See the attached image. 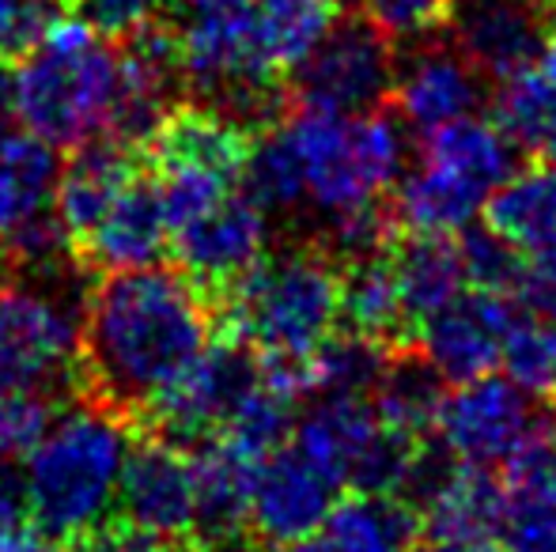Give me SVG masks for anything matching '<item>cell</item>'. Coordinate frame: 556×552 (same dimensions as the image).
Listing matches in <instances>:
<instances>
[{
	"mask_svg": "<svg viewBox=\"0 0 556 552\" xmlns=\"http://www.w3.org/2000/svg\"><path fill=\"white\" fill-rule=\"evenodd\" d=\"M213 345L208 292L182 269H117L84 295L76 394L137 420Z\"/></svg>",
	"mask_w": 556,
	"mask_h": 552,
	"instance_id": "6da1fadb",
	"label": "cell"
},
{
	"mask_svg": "<svg viewBox=\"0 0 556 552\" xmlns=\"http://www.w3.org/2000/svg\"><path fill=\"white\" fill-rule=\"evenodd\" d=\"M137 439V420L96 401L58 416L27 450L23 503L30 523L50 538L65 541L103 518L117 500L125 458Z\"/></svg>",
	"mask_w": 556,
	"mask_h": 552,
	"instance_id": "7a4b0ae2",
	"label": "cell"
},
{
	"mask_svg": "<svg viewBox=\"0 0 556 552\" xmlns=\"http://www.w3.org/2000/svg\"><path fill=\"white\" fill-rule=\"evenodd\" d=\"M117 91V46L76 15H58L42 42L12 65L15 121L53 147L106 137Z\"/></svg>",
	"mask_w": 556,
	"mask_h": 552,
	"instance_id": "3957f363",
	"label": "cell"
},
{
	"mask_svg": "<svg viewBox=\"0 0 556 552\" xmlns=\"http://www.w3.org/2000/svg\"><path fill=\"white\" fill-rule=\"evenodd\" d=\"M277 129L295 155L303 208L333 220L379 201L409 167V126L379 106L367 114H326L300 106L280 114Z\"/></svg>",
	"mask_w": 556,
	"mask_h": 552,
	"instance_id": "277c9868",
	"label": "cell"
},
{
	"mask_svg": "<svg viewBox=\"0 0 556 552\" xmlns=\"http://www.w3.org/2000/svg\"><path fill=\"white\" fill-rule=\"evenodd\" d=\"M227 295L235 337L262 360H311L341 322V269L315 246L265 254Z\"/></svg>",
	"mask_w": 556,
	"mask_h": 552,
	"instance_id": "5b68a950",
	"label": "cell"
},
{
	"mask_svg": "<svg viewBox=\"0 0 556 552\" xmlns=\"http://www.w3.org/2000/svg\"><path fill=\"white\" fill-rule=\"evenodd\" d=\"M515 152L511 137L477 114L425 133L417 163L397 178V220L420 235H458L473 228L489 197L515 170Z\"/></svg>",
	"mask_w": 556,
	"mask_h": 552,
	"instance_id": "8992f818",
	"label": "cell"
},
{
	"mask_svg": "<svg viewBox=\"0 0 556 552\" xmlns=\"http://www.w3.org/2000/svg\"><path fill=\"white\" fill-rule=\"evenodd\" d=\"M250 155V133L208 103H175L140 159L160 185L170 231L239 190Z\"/></svg>",
	"mask_w": 556,
	"mask_h": 552,
	"instance_id": "52a82bcc",
	"label": "cell"
},
{
	"mask_svg": "<svg viewBox=\"0 0 556 552\" xmlns=\"http://www.w3.org/2000/svg\"><path fill=\"white\" fill-rule=\"evenodd\" d=\"M84 303L38 284H0V390H76Z\"/></svg>",
	"mask_w": 556,
	"mask_h": 552,
	"instance_id": "ba28073f",
	"label": "cell"
},
{
	"mask_svg": "<svg viewBox=\"0 0 556 552\" xmlns=\"http://www.w3.org/2000/svg\"><path fill=\"white\" fill-rule=\"evenodd\" d=\"M435 432L454 462L492 473L515 465L534 442L549 439L553 424L538 398L522 394L507 375L489 371L469 383H454V390L443 394Z\"/></svg>",
	"mask_w": 556,
	"mask_h": 552,
	"instance_id": "9c48e42d",
	"label": "cell"
},
{
	"mask_svg": "<svg viewBox=\"0 0 556 552\" xmlns=\"http://www.w3.org/2000/svg\"><path fill=\"white\" fill-rule=\"evenodd\" d=\"M394 42L364 15L333 20L315 50L292 68V95L300 106L326 114H367L394 91Z\"/></svg>",
	"mask_w": 556,
	"mask_h": 552,
	"instance_id": "30bf717a",
	"label": "cell"
},
{
	"mask_svg": "<svg viewBox=\"0 0 556 552\" xmlns=\"http://www.w3.org/2000/svg\"><path fill=\"white\" fill-rule=\"evenodd\" d=\"M257 375H262V360H254V348L242 345L239 337L213 341L193 360V368L137 416V427L163 435L186 450L201 447L224 432L227 416L250 394Z\"/></svg>",
	"mask_w": 556,
	"mask_h": 552,
	"instance_id": "8fae6325",
	"label": "cell"
},
{
	"mask_svg": "<svg viewBox=\"0 0 556 552\" xmlns=\"http://www.w3.org/2000/svg\"><path fill=\"white\" fill-rule=\"evenodd\" d=\"M265 251H269V213L242 190H231L205 213L175 223L170 231V254L178 269L208 295L239 284L265 258Z\"/></svg>",
	"mask_w": 556,
	"mask_h": 552,
	"instance_id": "7c38bea8",
	"label": "cell"
},
{
	"mask_svg": "<svg viewBox=\"0 0 556 552\" xmlns=\"http://www.w3.org/2000/svg\"><path fill=\"white\" fill-rule=\"evenodd\" d=\"M117 503L129 523L170 541H190L198 523V492H193V454L163 435L140 432L125 458L117 480Z\"/></svg>",
	"mask_w": 556,
	"mask_h": 552,
	"instance_id": "4fadbf2b",
	"label": "cell"
},
{
	"mask_svg": "<svg viewBox=\"0 0 556 552\" xmlns=\"http://www.w3.org/2000/svg\"><path fill=\"white\" fill-rule=\"evenodd\" d=\"M337 503V485L295 447H280L254 465L250 530L265 545H300L323 534Z\"/></svg>",
	"mask_w": 556,
	"mask_h": 552,
	"instance_id": "5bb4252c",
	"label": "cell"
},
{
	"mask_svg": "<svg viewBox=\"0 0 556 552\" xmlns=\"http://www.w3.org/2000/svg\"><path fill=\"white\" fill-rule=\"evenodd\" d=\"M515 322V307L507 295L462 287L446 307L420 318L417 341L420 356L435 368L443 383H469L489 375L504 352L507 325Z\"/></svg>",
	"mask_w": 556,
	"mask_h": 552,
	"instance_id": "9a60e30c",
	"label": "cell"
},
{
	"mask_svg": "<svg viewBox=\"0 0 556 552\" xmlns=\"http://www.w3.org/2000/svg\"><path fill=\"white\" fill-rule=\"evenodd\" d=\"M446 27L454 50L484 80L500 84L534 68L549 35L538 0H454Z\"/></svg>",
	"mask_w": 556,
	"mask_h": 552,
	"instance_id": "2e32d148",
	"label": "cell"
},
{
	"mask_svg": "<svg viewBox=\"0 0 556 552\" xmlns=\"http://www.w3.org/2000/svg\"><path fill=\"white\" fill-rule=\"evenodd\" d=\"M163 254H170V216L155 178L140 167L99 228L73 251V261L80 273H117L160 266Z\"/></svg>",
	"mask_w": 556,
	"mask_h": 552,
	"instance_id": "e0dca14e",
	"label": "cell"
},
{
	"mask_svg": "<svg viewBox=\"0 0 556 552\" xmlns=\"http://www.w3.org/2000/svg\"><path fill=\"white\" fill-rule=\"evenodd\" d=\"M397 118L417 133H432L481 111L484 76L454 46H417L394 73Z\"/></svg>",
	"mask_w": 556,
	"mask_h": 552,
	"instance_id": "ac0fdd59",
	"label": "cell"
},
{
	"mask_svg": "<svg viewBox=\"0 0 556 552\" xmlns=\"http://www.w3.org/2000/svg\"><path fill=\"white\" fill-rule=\"evenodd\" d=\"M144 167L137 147L122 144L114 137H96L88 144L73 147L68 163L58 170V185H53V216L65 228L73 251L99 228L117 193L137 178Z\"/></svg>",
	"mask_w": 556,
	"mask_h": 552,
	"instance_id": "d6986e66",
	"label": "cell"
},
{
	"mask_svg": "<svg viewBox=\"0 0 556 552\" xmlns=\"http://www.w3.org/2000/svg\"><path fill=\"white\" fill-rule=\"evenodd\" d=\"M382 420L367 398L323 394L292 427V447L318 465L337 488L352 485L359 462L382 435Z\"/></svg>",
	"mask_w": 556,
	"mask_h": 552,
	"instance_id": "ffe728a7",
	"label": "cell"
},
{
	"mask_svg": "<svg viewBox=\"0 0 556 552\" xmlns=\"http://www.w3.org/2000/svg\"><path fill=\"white\" fill-rule=\"evenodd\" d=\"M496 541L504 552H556V432L507 465Z\"/></svg>",
	"mask_w": 556,
	"mask_h": 552,
	"instance_id": "44dd1931",
	"label": "cell"
},
{
	"mask_svg": "<svg viewBox=\"0 0 556 552\" xmlns=\"http://www.w3.org/2000/svg\"><path fill=\"white\" fill-rule=\"evenodd\" d=\"M420 526L432 541H462V545H492L500 530L504 485L489 470L451 462L443 477L420 496Z\"/></svg>",
	"mask_w": 556,
	"mask_h": 552,
	"instance_id": "7402d4cb",
	"label": "cell"
},
{
	"mask_svg": "<svg viewBox=\"0 0 556 552\" xmlns=\"http://www.w3.org/2000/svg\"><path fill=\"white\" fill-rule=\"evenodd\" d=\"M254 462L231 450L224 439H208L193 450V492H198V545H220L247 530Z\"/></svg>",
	"mask_w": 556,
	"mask_h": 552,
	"instance_id": "603a6c76",
	"label": "cell"
},
{
	"mask_svg": "<svg viewBox=\"0 0 556 552\" xmlns=\"http://www.w3.org/2000/svg\"><path fill=\"white\" fill-rule=\"evenodd\" d=\"M484 223L530 258L556 251V163L515 167L484 205Z\"/></svg>",
	"mask_w": 556,
	"mask_h": 552,
	"instance_id": "cb8c5ba5",
	"label": "cell"
},
{
	"mask_svg": "<svg viewBox=\"0 0 556 552\" xmlns=\"http://www.w3.org/2000/svg\"><path fill=\"white\" fill-rule=\"evenodd\" d=\"M58 147L30 129H0V243L53 208Z\"/></svg>",
	"mask_w": 556,
	"mask_h": 552,
	"instance_id": "d4e9b609",
	"label": "cell"
},
{
	"mask_svg": "<svg viewBox=\"0 0 556 552\" xmlns=\"http://www.w3.org/2000/svg\"><path fill=\"white\" fill-rule=\"evenodd\" d=\"M420 530V515L387 492H352L337 500L323 526L326 552H409Z\"/></svg>",
	"mask_w": 556,
	"mask_h": 552,
	"instance_id": "484cf974",
	"label": "cell"
},
{
	"mask_svg": "<svg viewBox=\"0 0 556 552\" xmlns=\"http://www.w3.org/2000/svg\"><path fill=\"white\" fill-rule=\"evenodd\" d=\"M390 269H394L397 292H402L413 322L446 307L466 287L462 254L454 235H420V231H409V239L397 243L394 254H390Z\"/></svg>",
	"mask_w": 556,
	"mask_h": 552,
	"instance_id": "4316f807",
	"label": "cell"
},
{
	"mask_svg": "<svg viewBox=\"0 0 556 552\" xmlns=\"http://www.w3.org/2000/svg\"><path fill=\"white\" fill-rule=\"evenodd\" d=\"M341 318L349 322V330L382 341V345L409 330L413 318L397 292L390 261H382L379 254L349 261V269L341 273Z\"/></svg>",
	"mask_w": 556,
	"mask_h": 552,
	"instance_id": "83f0119b",
	"label": "cell"
},
{
	"mask_svg": "<svg viewBox=\"0 0 556 552\" xmlns=\"http://www.w3.org/2000/svg\"><path fill=\"white\" fill-rule=\"evenodd\" d=\"M371 398L382 424L417 439L420 432L435 427V416H440L443 406V378L435 375V368L425 356H397V360L390 356Z\"/></svg>",
	"mask_w": 556,
	"mask_h": 552,
	"instance_id": "f1b7e54d",
	"label": "cell"
},
{
	"mask_svg": "<svg viewBox=\"0 0 556 552\" xmlns=\"http://www.w3.org/2000/svg\"><path fill=\"white\" fill-rule=\"evenodd\" d=\"M496 126L530 155H556V84L542 68L504 80L496 95Z\"/></svg>",
	"mask_w": 556,
	"mask_h": 552,
	"instance_id": "f546056e",
	"label": "cell"
},
{
	"mask_svg": "<svg viewBox=\"0 0 556 552\" xmlns=\"http://www.w3.org/2000/svg\"><path fill=\"white\" fill-rule=\"evenodd\" d=\"M265 53L280 73H292L333 23V0H254Z\"/></svg>",
	"mask_w": 556,
	"mask_h": 552,
	"instance_id": "4dcf8cb0",
	"label": "cell"
},
{
	"mask_svg": "<svg viewBox=\"0 0 556 552\" xmlns=\"http://www.w3.org/2000/svg\"><path fill=\"white\" fill-rule=\"evenodd\" d=\"M390 356L387 345L364 333L349 330L344 337H330L307 360L311 390L315 394H341V398H367L387 371Z\"/></svg>",
	"mask_w": 556,
	"mask_h": 552,
	"instance_id": "1f68e13d",
	"label": "cell"
},
{
	"mask_svg": "<svg viewBox=\"0 0 556 552\" xmlns=\"http://www.w3.org/2000/svg\"><path fill=\"white\" fill-rule=\"evenodd\" d=\"M504 375L530 398H553L556 394V318L549 314H515L504 337Z\"/></svg>",
	"mask_w": 556,
	"mask_h": 552,
	"instance_id": "d6a6232c",
	"label": "cell"
},
{
	"mask_svg": "<svg viewBox=\"0 0 556 552\" xmlns=\"http://www.w3.org/2000/svg\"><path fill=\"white\" fill-rule=\"evenodd\" d=\"M458 254H462V273L466 284L481 287V292H519L522 273H527V254L515 251L504 235L484 223V228L458 231Z\"/></svg>",
	"mask_w": 556,
	"mask_h": 552,
	"instance_id": "836d02e7",
	"label": "cell"
},
{
	"mask_svg": "<svg viewBox=\"0 0 556 552\" xmlns=\"http://www.w3.org/2000/svg\"><path fill=\"white\" fill-rule=\"evenodd\" d=\"M58 420V398L38 390H0V462L23 458Z\"/></svg>",
	"mask_w": 556,
	"mask_h": 552,
	"instance_id": "e575fe53",
	"label": "cell"
},
{
	"mask_svg": "<svg viewBox=\"0 0 556 552\" xmlns=\"http://www.w3.org/2000/svg\"><path fill=\"white\" fill-rule=\"evenodd\" d=\"M454 0H359V15L390 42H425L451 20Z\"/></svg>",
	"mask_w": 556,
	"mask_h": 552,
	"instance_id": "d590c367",
	"label": "cell"
},
{
	"mask_svg": "<svg viewBox=\"0 0 556 552\" xmlns=\"http://www.w3.org/2000/svg\"><path fill=\"white\" fill-rule=\"evenodd\" d=\"M58 15H65V0H0V65L27 57Z\"/></svg>",
	"mask_w": 556,
	"mask_h": 552,
	"instance_id": "8d00e7d4",
	"label": "cell"
},
{
	"mask_svg": "<svg viewBox=\"0 0 556 552\" xmlns=\"http://www.w3.org/2000/svg\"><path fill=\"white\" fill-rule=\"evenodd\" d=\"M323 228H326V251H330L333 258H341L344 266H349V261H359V258H375L390 235V220L379 208V201L333 216V220H326Z\"/></svg>",
	"mask_w": 556,
	"mask_h": 552,
	"instance_id": "74e56055",
	"label": "cell"
},
{
	"mask_svg": "<svg viewBox=\"0 0 556 552\" xmlns=\"http://www.w3.org/2000/svg\"><path fill=\"white\" fill-rule=\"evenodd\" d=\"M167 0H65V15L88 23L96 35L122 42L132 30H140L144 23L160 20Z\"/></svg>",
	"mask_w": 556,
	"mask_h": 552,
	"instance_id": "f35d334b",
	"label": "cell"
},
{
	"mask_svg": "<svg viewBox=\"0 0 556 552\" xmlns=\"http://www.w3.org/2000/svg\"><path fill=\"white\" fill-rule=\"evenodd\" d=\"M65 552H170V541L148 534L129 518H96L91 526L65 538Z\"/></svg>",
	"mask_w": 556,
	"mask_h": 552,
	"instance_id": "ab89813d",
	"label": "cell"
},
{
	"mask_svg": "<svg viewBox=\"0 0 556 552\" xmlns=\"http://www.w3.org/2000/svg\"><path fill=\"white\" fill-rule=\"evenodd\" d=\"M519 292L530 310L556 318V251H545V254H538L534 261H527Z\"/></svg>",
	"mask_w": 556,
	"mask_h": 552,
	"instance_id": "60d3db41",
	"label": "cell"
},
{
	"mask_svg": "<svg viewBox=\"0 0 556 552\" xmlns=\"http://www.w3.org/2000/svg\"><path fill=\"white\" fill-rule=\"evenodd\" d=\"M23 518H27V503H23V485L4 470L0 462V545L12 541L23 530Z\"/></svg>",
	"mask_w": 556,
	"mask_h": 552,
	"instance_id": "b9f144b4",
	"label": "cell"
},
{
	"mask_svg": "<svg viewBox=\"0 0 556 552\" xmlns=\"http://www.w3.org/2000/svg\"><path fill=\"white\" fill-rule=\"evenodd\" d=\"M182 15H227V12H242L254 0H175Z\"/></svg>",
	"mask_w": 556,
	"mask_h": 552,
	"instance_id": "7bdbcfd3",
	"label": "cell"
},
{
	"mask_svg": "<svg viewBox=\"0 0 556 552\" xmlns=\"http://www.w3.org/2000/svg\"><path fill=\"white\" fill-rule=\"evenodd\" d=\"M0 552H65V545H58V538H50V534H15L12 541H4Z\"/></svg>",
	"mask_w": 556,
	"mask_h": 552,
	"instance_id": "ee69618b",
	"label": "cell"
},
{
	"mask_svg": "<svg viewBox=\"0 0 556 552\" xmlns=\"http://www.w3.org/2000/svg\"><path fill=\"white\" fill-rule=\"evenodd\" d=\"M538 68H542V73L556 84V23L549 27V35H545V46H542V57H538Z\"/></svg>",
	"mask_w": 556,
	"mask_h": 552,
	"instance_id": "f6af8a7d",
	"label": "cell"
},
{
	"mask_svg": "<svg viewBox=\"0 0 556 552\" xmlns=\"http://www.w3.org/2000/svg\"><path fill=\"white\" fill-rule=\"evenodd\" d=\"M417 552H492V549L489 545H462V541H428V545Z\"/></svg>",
	"mask_w": 556,
	"mask_h": 552,
	"instance_id": "bcb514c9",
	"label": "cell"
},
{
	"mask_svg": "<svg viewBox=\"0 0 556 552\" xmlns=\"http://www.w3.org/2000/svg\"><path fill=\"white\" fill-rule=\"evenodd\" d=\"M12 277H15V266H12V258H8L4 246H0V284H8Z\"/></svg>",
	"mask_w": 556,
	"mask_h": 552,
	"instance_id": "7dc6e473",
	"label": "cell"
},
{
	"mask_svg": "<svg viewBox=\"0 0 556 552\" xmlns=\"http://www.w3.org/2000/svg\"><path fill=\"white\" fill-rule=\"evenodd\" d=\"M285 552H326V545H323V541L311 538V541H300V545H288Z\"/></svg>",
	"mask_w": 556,
	"mask_h": 552,
	"instance_id": "c3c4849f",
	"label": "cell"
},
{
	"mask_svg": "<svg viewBox=\"0 0 556 552\" xmlns=\"http://www.w3.org/2000/svg\"><path fill=\"white\" fill-rule=\"evenodd\" d=\"M538 4H542L545 12H556V0H538Z\"/></svg>",
	"mask_w": 556,
	"mask_h": 552,
	"instance_id": "681fc988",
	"label": "cell"
}]
</instances>
